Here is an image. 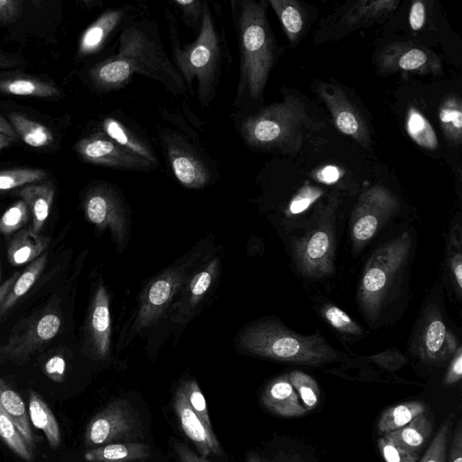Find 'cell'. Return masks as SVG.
Here are the masks:
<instances>
[{"label":"cell","instance_id":"1","mask_svg":"<svg viewBox=\"0 0 462 462\" xmlns=\"http://www.w3.org/2000/svg\"><path fill=\"white\" fill-rule=\"evenodd\" d=\"M155 32L148 22L128 25L120 34L117 53L109 60L125 85L138 73L159 81L175 96L185 95L186 85Z\"/></svg>","mask_w":462,"mask_h":462},{"label":"cell","instance_id":"2","mask_svg":"<svg viewBox=\"0 0 462 462\" xmlns=\"http://www.w3.org/2000/svg\"><path fill=\"white\" fill-rule=\"evenodd\" d=\"M240 77L237 98L257 99L263 93L274 60V40L264 2L240 3L237 18Z\"/></svg>","mask_w":462,"mask_h":462},{"label":"cell","instance_id":"3","mask_svg":"<svg viewBox=\"0 0 462 462\" xmlns=\"http://www.w3.org/2000/svg\"><path fill=\"white\" fill-rule=\"evenodd\" d=\"M167 17L175 67L187 88H192L193 79H197L199 101L207 106L214 97L221 65L220 39L208 5L205 2L198 37L183 46L180 44L173 19L168 14Z\"/></svg>","mask_w":462,"mask_h":462},{"label":"cell","instance_id":"4","mask_svg":"<svg viewBox=\"0 0 462 462\" xmlns=\"http://www.w3.org/2000/svg\"><path fill=\"white\" fill-rule=\"evenodd\" d=\"M239 345L252 354L278 361L321 365L334 362L339 354L319 335L301 336L273 321L246 328Z\"/></svg>","mask_w":462,"mask_h":462},{"label":"cell","instance_id":"5","mask_svg":"<svg viewBox=\"0 0 462 462\" xmlns=\"http://www.w3.org/2000/svg\"><path fill=\"white\" fill-rule=\"evenodd\" d=\"M305 120L304 103L290 96L282 102L265 106L245 118L240 131L247 144L254 148L297 149L301 142V126Z\"/></svg>","mask_w":462,"mask_h":462},{"label":"cell","instance_id":"6","mask_svg":"<svg viewBox=\"0 0 462 462\" xmlns=\"http://www.w3.org/2000/svg\"><path fill=\"white\" fill-rule=\"evenodd\" d=\"M411 245L410 234L402 233L380 245L368 260L359 286L358 300L370 321L379 317L393 285L407 262Z\"/></svg>","mask_w":462,"mask_h":462},{"label":"cell","instance_id":"7","mask_svg":"<svg viewBox=\"0 0 462 462\" xmlns=\"http://www.w3.org/2000/svg\"><path fill=\"white\" fill-rule=\"evenodd\" d=\"M336 196L316 208L310 226L292 242L293 257L298 270L309 278L331 274L334 266Z\"/></svg>","mask_w":462,"mask_h":462},{"label":"cell","instance_id":"8","mask_svg":"<svg viewBox=\"0 0 462 462\" xmlns=\"http://www.w3.org/2000/svg\"><path fill=\"white\" fill-rule=\"evenodd\" d=\"M141 421L136 411L126 399L110 402L87 424L84 442L88 448L129 442L138 438Z\"/></svg>","mask_w":462,"mask_h":462},{"label":"cell","instance_id":"9","mask_svg":"<svg viewBox=\"0 0 462 462\" xmlns=\"http://www.w3.org/2000/svg\"><path fill=\"white\" fill-rule=\"evenodd\" d=\"M397 198L386 188L374 186L365 190L351 216V236L355 248L369 241L399 209Z\"/></svg>","mask_w":462,"mask_h":462},{"label":"cell","instance_id":"10","mask_svg":"<svg viewBox=\"0 0 462 462\" xmlns=\"http://www.w3.org/2000/svg\"><path fill=\"white\" fill-rule=\"evenodd\" d=\"M187 281L188 272L183 265L171 268L153 279L142 295L132 334L155 324Z\"/></svg>","mask_w":462,"mask_h":462},{"label":"cell","instance_id":"11","mask_svg":"<svg viewBox=\"0 0 462 462\" xmlns=\"http://www.w3.org/2000/svg\"><path fill=\"white\" fill-rule=\"evenodd\" d=\"M60 325V315L53 311L32 317L24 329L11 335L5 344L0 345V363L25 364L32 354L58 334Z\"/></svg>","mask_w":462,"mask_h":462},{"label":"cell","instance_id":"12","mask_svg":"<svg viewBox=\"0 0 462 462\" xmlns=\"http://www.w3.org/2000/svg\"><path fill=\"white\" fill-rule=\"evenodd\" d=\"M84 210L89 222L99 229H109L118 248L127 241V218L119 195L106 184L89 189L84 199Z\"/></svg>","mask_w":462,"mask_h":462},{"label":"cell","instance_id":"13","mask_svg":"<svg viewBox=\"0 0 462 462\" xmlns=\"http://www.w3.org/2000/svg\"><path fill=\"white\" fill-rule=\"evenodd\" d=\"M79 155L89 163L118 170L144 171L154 166L142 156L125 149L105 133H95L75 145Z\"/></svg>","mask_w":462,"mask_h":462},{"label":"cell","instance_id":"14","mask_svg":"<svg viewBox=\"0 0 462 462\" xmlns=\"http://www.w3.org/2000/svg\"><path fill=\"white\" fill-rule=\"evenodd\" d=\"M163 146L176 179L185 187L200 189L210 179V171L199 152L182 136L174 133L162 135Z\"/></svg>","mask_w":462,"mask_h":462},{"label":"cell","instance_id":"15","mask_svg":"<svg viewBox=\"0 0 462 462\" xmlns=\"http://www.w3.org/2000/svg\"><path fill=\"white\" fill-rule=\"evenodd\" d=\"M318 92L331 113L337 129L359 144L368 146L370 134L367 125L346 93L339 87L328 83H320Z\"/></svg>","mask_w":462,"mask_h":462},{"label":"cell","instance_id":"16","mask_svg":"<svg viewBox=\"0 0 462 462\" xmlns=\"http://www.w3.org/2000/svg\"><path fill=\"white\" fill-rule=\"evenodd\" d=\"M416 346L420 358L431 365L444 364L458 347L456 337L434 308H429L427 311Z\"/></svg>","mask_w":462,"mask_h":462},{"label":"cell","instance_id":"17","mask_svg":"<svg viewBox=\"0 0 462 462\" xmlns=\"http://www.w3.org/2000/svg\"><path fill=\"white\" fill-rule=\"evenodd\" d=\"M86 328L91 354L98 359L107 358L111 345V320L109 297L103 284H99L95 291Z\"/></svg>","mask_w":462,"mask_h":462},{"label":"cell","instance_id":"18","mask_svg":"<svg viewBox=\"0 0 462 462\" xmlns=\"http://www.w3.org/2000/svg\"><path fill=\"white\" fill-rule=\"evenodd\" d=\"M173 408L183 432L193 442L199 455L204 457L210 454L222 455V447L214 430H209L193 411L180 387L173 396Z\"/></svg>","mask_w":462,"mask_h":462},{"label":"cell","instance_id":"19","mask_svg":"<svg viewBox=\"0 0 462 462\" xmlns=\"http://www.w3.org/2000/svg\"><path fill=\"white\" fill-rule=\"evenodd\" d=\"M217 273L218 261L215 259L189 281L179 300L171 306V319L173 322L185 323L191 319Z\"/></svg>","mask_w":462,"mask_h":462},{"label":"cell","instance_id":"20","mask_svg":"<svg viewBox=\"0 0 462 462\" xmlns=\"http://www.w3.org/2000/svg\"><path fill=\"white\" fill-rule=\"evenodd\" d=\"M383 69L425 72L439 65V60L420 48L397 43L389 45L379 57Z\"/></svg>","mask_w":462,"mask_h":462},{"label":"cell","instance_id":"21","mask_svg":"<svg viewBox=\"0 0 462 462\" xmlns=\"http://www.w3.org/2000/svg\"><path fill=\"white\" fill-rule=\"evenodd\" d=\"M262 402L271 412L282 417H299L307 412L288 374L280 375L269 382L262 393Z\"/></svg>","mask_w":462,"mask_h":462},{"label":"cell","instance_id":"22","mask_svg":"<svg viewBox=\"0 0 462 462\" xmlns=\"http://www.w3.org/2000/svg\"><path fill=\"white\" fill-rule=\"evenodd\" d=\"M151 456L150 446L142 442H116L92 448L84 453L87 462H137Z\"/></svg>","mask_w":462,"mask_h":462},{"label":"cell","instance_id":"23","mask_svg":"<svg viewBox=\"0 0 462 462\" xmlns=\"http://www.w3.org/2000/svg\"><path fill=\"white\" fill-rule=\"evenodd\" d=\"M124 15L123 9H111L103 13L83 32L79 42V55L84 57L97 52L112 32L122 23Z\"/></svg>","mask_w":462,"mask_h":462},{"label":"cell","instance_id":"24","mask_svg":"<svg viewBox=\"0 0 462 462\" xmlns=\"http://www.w3.org/2000/svg\"><path fill=\"white\" fill-rule=\"evenodd\" d=\"M20 198L27 204L32 213V222L30 227L39 234L43 226L51 208L55 188L51 181L26 185L18 191Z\"/></svg>","mask_w":462,"mask_h":462},{"label":"cell","instance_id":"25","mask_svg":"<svg viewBox=\"0 0 462 462\" xmlns=\"http://www.w3.org/2000/svg\"><path fill=\"white\" fill-rule=\"evenodd\" d=\"M50 243V238L23 228L11 239L7 248V257L13 265L32 263L42 255Z\"/></svg>","mask_w":462,"mask_h":462},{"label":"cell","instance_id":"26","mask_svg":"<svg viewBox=\"0 0 462 462\" xmlns=\"http://www.w3.org/2000/svg\"><path fill=\"white\" fill-rule=\"evenodd\" d=\"M0 404L25 442L34 448V439L24 402L0 376Z\"/></svg>","mask_w":462,"mask_h":462},{"label":"cell","instance_id":"27","mask_svg":"<svg viewBox=\"0 0 462 462\" xmlns=\"http://www.w3.org/2000/svg\"><path fill=\"white\" fill-rule=\"evenodd\" d=\"M432 429L430 418L423 412L404 427L386 435L406 450L419 454L430 436Z\"/></svg>","mask_w":462,"mask_h":462},{"label":"cell","instance_id":"28","mask_svg":"<svg viewBox=\"0 0 462 462\" xmlns=\"http://www.w3.org/2000/svg\"><path fill=\"white\" fill-rule=\"evenodd\" d=\"M29 415L33 426L43 431L49 445L57 448L60 444L59 423L46 402L32 390L29 393Z\"/></svg>","mask_w":462,"mask_h":462},{"label":"cell","instance_id":"29","mask_svg":"<svg viewBox=\"0 0 462 462\" xmlns=\"http://www.w3.org/2000/svg\"><path fill=\"white\" fill-rule=\"evenodd\" d=\"M102 125L104 133L113 141L148 160L152 164L158 163L157 157L151 147L120 121L113 117H107L104 120Z\"/></svg>","mask_w":462,"mask_h":462},{"label":"cell","instance_id":"30","mask_svg":"<svg viewBox=\"0 0 462 462\" xmlns=\"http://www.w3.org/2000/svg\"><path fill=\"white\" fill-rule=\"evenodd\" d=\"M426 411V405L418 401L406 402L387 408L379 418L377 430L381 434H387L399 430L416 416Z\"/></svg>","mask_w":462,"mask_h":462},{"label":"cell","instance_id":"31","mask_svg":"<svg viewBox=\"0 0 462 462\" xmlns=\"http://www.w3.org/2000/svg\"><path fill=\"white\" fill-rule=\"evenodd\" d=\"M9 120L17 136L30 146L43 147L53 141L52 133L49 128L21 114L11 113Z\"/></svg>","mask_w":462,"mask_h":462},{"label":"cell","instance_id":"32","mask_svg":"<svg viewBox=\"0 0 462 462\" xmlns=\"http://www.w3.org/2000/svg\"><path fill=\"white\" fill-rule=\"evenodd\" d=\"M269 3L279 17L289 41L291 43L297 42L304 27V14L300 5L293 0H271Z\"/></svg>","mask_w":462,"mask_h":462},{"label":"cell","instance_id":"33","mask_svg":"<svg viewBox=\"0 0 462 462\" xmlns=\"http://www.w3.org/2000/svg\"><path fill=\"white\" fill-rule=\"evenodd\" d=\"M47 254H42L32 261L18 276L14 286L0 306V314H5L22 298L34 284L45 267Z\"/></svg>","mask_w":462,"mask_h":462},{"label":"cell","instance_id":"34","mask_svg":"<svg viewBox=\"0 0 462 462\" xmlns=\"http://www.w3.org/2000/svg\"><path fill=\"white\" fill-rule=\"evenodd\" d=\"M0 91L9 95L49 97L60 91L51 83L32 78H14L0 80Z\"/></svg>","mask_w":462,"mask_h":462},{"label":"cell","instance_id":"35","mask_svg":"<svg viewBox=\"0 0 462 462\" xmlns=\"http://www.w3.org/2000/svg\"><path fill=\"white\" fill-rule=\"evenodd\" d=\"M441 128L447 139L459 144L462 137V106L458 97L451 96L441 105L439 114Z\"/></svg>","mask_w":462,"mask_h":462},{"label":"cell","instance_id":"36","mask_svg":"<svg viewBox=\"0 0 462 462\" xmlns=\"http://www.w3.org/2000/svg\"><path fill=\"white\" fill-rule=\"evenodd\" d=\"M398 2L393 0L360 1L346 14L348 25L359 24L376 20L395 9Z\"/></svg>","mask_w":462,"mask_h":462},{"label":"cell","instance_id":"37","mask_svg":"<svg viewBox=\"0 0 462 462\" xmlns=\"http://www.w3.org/2000/svg\"><path fill=\"white\" fill-rule=\"evenodd\" d=\"M406 129L410 137L420 146L434 150L438 146L435 131L424 116L414 107L407 114Z\"/></svg>","mask_w":462,"mask_h":462},{"label":"cell","instance_id":"38","mask_svg":"<svg viewBox=\"0 0 462 462\" xmlns=\"http://www.w3.org/2000/svg\"><path fill=\"white\" fill-rule=\"evenodd\" d=\"M0 439L16 456L31 462L33 458L32 448L25 442L13 421L4 411L0 404Z\"/></svg>","mask_w":462,"mask_h":462},{"label":"cell","instance_id":"39","mask_svg":"<svg viewBox=\"0 0 462 462\" xmlns=\"http://www.w3.org/2000/svg\"><path fill=\"white\" fill-rule=\"evenodd\" d=\"M288 378L300 397L303 406L307 411H311L319 402L320 391L318 383L308 374L301 371H292L288 374Z\"/></svg>","mask_w":462,"mask_h":462},{"label":"cell","instance_id":"40","mask_svg":"<svg viewBox=\"0 0 462 462\" xmlns=\"http://www.w3.org/2000/svg\"><path fill=\"white\" fill-rule=\"evenodd\" d=\"M47 176L45 171L30 168H18L0 171V190H8L43 180Z\"/></svg>","mask_w":462,"mask_h":462},{"label":"cell","instance_id":"41","mask_svg":"<svg viewBox=\"0 0 462 462\" xmlns=\"http://www.w3.org/2000/svg\"><path fill=\"white\" fill-rule=\"evenodd\" d=\"M30 217L27 204L20 199L13 204L0 217V233L10 235L24 226Z\"/></svg>","mask_w":462,"mask_h":462},{"label":"cell","instance_id":"42","mask_svg":"<svg viewBox=\"0 0 462 462\" xmlns=\"http://www.w3.org/2000/svg\"><path fill=\"white\" fill-rule=\"evenodd\" d=\"M187 398L193 411L199 417L203 423L211 430H213L210 422L208 411L205 397L198 384L194 380H186L179 386Z\"/></svg>","mask_w":462,"mask_h":462},{"label":"cell","instance_id":"43","mask_svg":"<svg viewBox=\"0 0 462 462\" xmlns=\"http://www.w3.org/2000/svg\"><path fill=\"white\" fill-rule=\"evenodd\" d=\"M452 420L450 418L441 425L424 456L419 462H446L447 461V444Z\"/></svg>","mask_w":462,"mask_h":462},{"label":"cell","instance_id":"44","mask_svg":"<svg viewBox=\"0 0 462 462\" xmlns=\"http://www.w3.org/2000/svg\"><path fill=\"white\" fill-rule=\"evenodd\" d=\"M322 314L328 322L342 333L359 336L362 328L342 310L335 305H326Z\"/></svg>","mask_w":462,"mask_h":462},{"label":"cell","instance_id":"45","mask_svg":"<svg viewBox=\"0 0 462 462\" xmlns=\"http://www.w3.org/2000/svg\"><path fill=\"white\" fill-rule=\"evenodd\" d=\"M378 448L385 462H417L419 458L418 453L406 450L386 434L379 438Z\"/></svg>","mask_w":462,"mask_h":462},{"label":"cell","instance_id":"46","mask_svg":"<svg viewBox=\"0 0 462 462\" xmlns=\"http://www.w3.org/2000/svg\"><path fill=\"white\" fill-rule=\"evenodd\" d=\"M172 3L181 13L186 24L199 31L205 2L200 0H174Z\"/></svg>","mask_w":462,"mask_h":462},{"label":"cell","instance_id":"47","mask_svg":"<svg viewBox=\"0 0 462 462\" xmlns=\"http://www.w3.org/2000/svg\"><path fill=\"white\" fill-rule=\"evenodd\" d=\"M323 194V190L318 187L305 185L292 198L289 204L288 213L297 215L305 211Z\"/></svg>","mask_w":462,"mask_h":462},{"label":"cell","instance_id":"48","mask_svg":"<svg viewBox=\"0 0 462 462\" xmlns=\"http://www.w3.org/2000/svg\"><path fill=\"white\" fill-rule=\"evenodd\" d=\"M462 376V349L457 347L452 356L448 372L444 377V383L446 385H452L460 381Z\"/></svg>","mask_w":462,"mask_h":462},{"label":"cell","instance_id":"49","mask_svg":"<svg viewBox=\"0 0 462 462\" xmlns=\"http://www.w3.org/2000/svg\"><path fill=\"white\" fill-rule=\"evenodd\" d=\"M65 368V360L60 356H52L44 365V371L47 376L56 383H61L63 381Z\"/></svg>","mask_w":462,"mask_h":462},{"label":"cell","instance_id":"50","mask_svg":"<svg viewBox=\"0 0 462 462\" xmlns=\"http://www.w3.org/2000/svg\"><path fill=\"white\" fill-rule=\"evenodd\" d=\"M22 3L15 0H0V23H14L21 13Z\"/></svg>","mask_w":462,"mask_h":462},{"label":"cell","instance_id":"51","mask_svg":"<svg viewBox=\"0 0 462 462\" xmlns=\"http://www.w3.org/2000/svg\"><path fill=\"white\" fill-rule=\"evenodd\" d=\"M425 5L420 1L412 3L410 10L409 22L412 30L418 31L421 29L425 23Z\"/></svg>","mask_w":462,"mask_h":462},{"label":"cell","instance_id":"52","mask_svg":"<svg viewBox=\"0 0 462 462\" xmlns=\"http://www.w3.org/2000/svg\"><path fill=\"white\" fill-rule=\"evenodd\" d=\"M174 450L180 462H212L207 457L196 454L183 443H175Z\"/></svg>","mask_w":462,"mask_h":462},{"label":"cell","instance_id":"53","mask_svg":"<svg viewBox=\"0 0 462 462\" xmlns=\"http://www.w3.org/2000/svg\"><path fill=\"white\" fill-rule=\"evenodd\" d=\"M449 462H462V427L461 422L456 430L449 452Z\"/></svg>","mask_w":462,"mask_h":462},{"label":"cell","instance_id":"54","mask_svg":"<svg viewBox=\"0 0 462 462\" xmlns=\"http://www.w3.org/2000/svg\"><path fill=\"white\" fill-rule=\"evenodd\" d=\"M339 177L340 171L334 165H328L317 173L318 180L328 184L336 182Z\"/></svg>","mask_w":462,"mask_h":462},{"label":"cell","instance_id":"55","mask_svg":"<svg viewBox=\"0 0 462 462\" xmlns=\"http://www.w3.org/2000/svg\"><path fill=\"white\" fill-rule=\"evenodd\" d=\"M451 271L456 280L458 290H461L462 286V256L460 253L453 255L451 260Z\"/></svg>","mask_w":462,"mask_h":462},{"label":"cell","instance_id":"56","mask_svg":"<svg viewBox=\"0 0 462 462\" xmlns=\"http://www.w3.org/2000/svg\"><path fill=\"white\" fill-rule=\"evenodd\" d=\"M22 60L12 56L0 49V68L21 66Z\"/></svg>","mask_w":462,"mask_h":462},{"label":"cell","instance_id":"57","mask_svg":"<svg viewBox=\"0 0 462 462\" xmlns=\"http://www.w3.org/2000/svg\"><path fill=\"white\" fill-rule=\"evenodd\" d=\"M19 275V273H14L8 280L0 285V306L3 304Z\"/></svg>","mask_w":462,"mask_h":462},{"label":"cell","instance_id":"58","mask_svg":"<svg viewBox=\"0 0 462 462\" xmlns=\"http://www.w3.org/2000/svg\"><path fill=\"white\" fill-rule=\"evenodd\" d=\"M0 132L12 137L17 139V134L10 123H8L2 116H0Z\"/></svg>","mask_w":462,"mask_h":462},{"label":"cell","instance_id":"59","mask_svg":"<svg viewBox=\"0 0 462 462\" xmlns=\"http://www.w3.org/2000/svg\"><path fill=\"white\" fill-rule=\"evenodd\" d=\"M14 141H16L15 138H12V137L0 132V150L10 145Z\"/></svg>","mask_w":462,"mask_h":462},{"label":"cell","instance_id":"60","mask_svg":"<svg viewBox=\"0 0 462 462\" xmlns=\"http://www.w3.org/2000/svg\"><path fill=\"white\" fill-rule=\"evenodd\" d=\"M247 462H267L261 458L257 454L255 453H249L247 455Z\"/></svg>","mask_w":462,"mask_h":462},{"label":"cell","instance_id":"61","mask_svg":"<svg viewBox=\"0 0 462 462\" xmlns=\"http://www.w3.org/2000/svg\"><path fill=\"white\" fill-rule=\"evenodd\" d=\"M0 277H1V265H0Z\"/></svg>","mask_w":462,"mask_h":462}]
</instances>
